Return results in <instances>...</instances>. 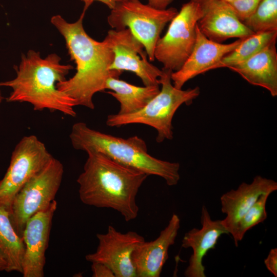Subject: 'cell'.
Masks as SVG:
<instances>
[{"instance_id":"3957f363","label":"cell","mask_w":277,"mask_h":277,"mask_svg":"<svg viewBox=\"0 0 277 277\" xmlns=\"http://www.w3.org/2000/svg\"><path fill=\"white\" fill-rule=\"evenodd\" d=\"M73 68L70 64H62L55 53L43 58L39 52L30 50L22 55L19 65L15 67L16 76L0 82V87L11 89L8 102L28 103L35 111H58L74 117L76 102L57 88V84L66 80Z\"/></svg>"},{"instance_id":"8fae6325","label":"cell","mask_w":277,"mask_h":277,"mask_svg":"<svg viewBox=\"0 0 277 277\" xmlns=\"http://www.w3.org/2000/svg\"><path fill=\"white\" fill-rule=\"evenodd\" d=\"M98 245L96 251L86 255V260L92 263H103L109 267L115 277H136L131 259L133 250L144 238L137 232L118 231L109 225L105 233H97Z\"/></svg>"},{"instance_id":"cb8c5ba5","label":"cell","mask_w":277,"mask_h":277,"mask_svg":"<svg viewBox=\"0 0 277 277\" xmlns=\"http://www.w3.org/2000/svg\"><path fill=\"white\" fill-rule=\"evenodd\" d=\"M261 0H234L228 2L239 19L243 22L255 10Z\"/></svg>"},{"instance_id":"4dcf8cb0","label":"cell","mask_w":277,"mask_h":277,"mask_svg":"<svg viewBox=\"0 0 277 277\" xmlns=\"http://www.w3.org/2000/svg\"><path fill=\"white\" fill-rule=\"evenodd\" d=\"M224 1H226L227 2H231L233 1H234V0H224Z\"/></svg>"},{"instance_id":"ba28073f","label":"cell","mask_w":277,"mask_h":277,"mask_svg":"<svg viewBox=\"0 0 277 277\" xmlns=\"http://www.w3.org/2000/svg\"><path fill=\"white\" fill-rule=\"evenodd\" d=\"M203 12L199 4L190 1L183 5L170 21L166 34L158 40L154 58L163 65L162 69L175 72L184 65L194 47L196 26Z\"/></svg>"},{"instance_id":"30bf717a","label":"cell","mask_w":277,"mask_h":277,"mask_svg":"<svg viewBox=\"0 0 277 277\" xmlns=\"http://www.w3.org/2000/svg\"><path fill=\"white\" fill-rule=\"evenodd\" d=\"M104 40L114 55L110 70L132 72L141 78L144 86L160 85L163 70L148 61L143 44L128 28L110 30Z\"/></svg>"},{"instance_id":"7a4b0ae2","label":"cell","mask_w":277,"mask_h":277,"mask_svg":"<svg viewBox=\"0 0 277 277\" xmlns=\"http://www.w3.org/2000/svg\"><path fill=\"white\" fill-rule=\"evenodd\" d=\"M87 154L83 171L76 180L82 202L114 209L126 222L135 219L139 210L136 195L148 175L102 153Z\"/></svg>"},{"instance_id":"9c48e42d","label":"cell","mask_w":277,"mask_h":277,"mask_svg":"<svg viewBox=\"0 0 277 277\" xmlns=\"http://www.w3.org/2000/svg\"><path fill=\"white\" fill-rule=\"evenodd\" d=\"M53 157L36 136L23 137L15 146L8 169L0 181V205L9 210L17 193Z\"/></svg>"},{"instance_id":"ffe728a7","label":"cell","mask_w":277,"mask_h":277,"mask_svg":"<svg viewBox=\"0 0 277 277\" xmlns=\"http://www.w3.org/2000/svg\"><path fill=\"white\" fill-rule=\"evenodd\" d=\"M25 250L23 239L11 222L9 209L0 205V257L6 264L5 271L22 273Z\"/></svg>"},{"instance_id":"7402d4cb","label":"cell","mask_w":277,"mask_h":277,"mask_svg":"<svg viewBox=\"0 0 277 277\" xmlns=\"http://www.w3.org/2000/svg\"><path fill=\"white\" fill-rule=\"evenodd\" d=\"M242 23L254 33L277 31V0H261L254 12Z\"/></svg>"},{"instance_id":"f1b7e54d","label":"cell","mask_w":277,"mask_h":277,"mask_svg":"<svg viewBox=\"0 0 277 277\" xmlns=\"http://www.w3.org/2000/svg\"><path fill=\"white\" fill-rule=\"evenodd\" d=\"M6 265L4 261L0 257V271H6Z\"/></svg>"},{"instance_id":"5bb4252c","label":"cell","mask_w":277,"mask_h":277,"mask_svg":"<svg viewBox=\"0 0 277 277\" xmlns=\"http://www.w3.org/2000/svg\"><path fill=\"white\" fill-rule=\"evenodd\" d=\"M241 39L239 38L228 44L214 42L206 37L197 25L196 41L191 53L181 68L171 73L173 86L182 89L189 80L213 69L224 56L238 46Z\"/></svg>"},{"instance_id":"8992f818","label":"cell","mask_w":277,"mask_h":277,"mask_svg":"<svg viewBox=\"0 0 277 277\" xmlns=\"http://www.w3.org/2000/svg\"><path fill=\"white\" fill-rule=\"evenodd\" d=\"M178 12L173 7L156 9L139 0H120L111 10L107 21L113 29L128 28L143 44L149 60L152 62L163 29Z\"/></svg>"},{"instance_id":"d6986e66","label":"cell","mask_w":277,"mask_h":277,"mask_svg":"<svg viewBox=\"0 0 277 277\" xmlns=\"http://www.w3.org/2000/svg\"><path fill=\"white\" fill-rule=\"evenodd\" d=\"M105 89L112 91L107 93L120 103L121 115L140 111L160 91L159 85L136 86L113 76L108 78Z\"/></svg>"},{"instance_id":"5b68a950","label":"cell","mask_w":277,"mask_h":277,"mask_svg":"<svg viewBox=\"0 0 277 277\" xmlns=\"http://www.w3.org/2000/svg\"><path fill=\"white\" fill-rule=\"evenodd\" d=\"M159 78L162 87L159 93L141 110L136 112L121 115L110 114L106 123L109 127H120L141 124L153 127L157 131L156 141L162 143L173 137L172 124L173 116L183 104L189 105L200 94L199 87L182 90L175 88L171 83L172 71L164 70Z\"/></svg>"},{"instance_id":"603a6c76","label":"cell","mask_w":277,"mask_h":277,"mask_svg":"<svg viewBox=\"0 0 277 277\" xmlns=\"http://www.w3.org/2000/svg\"><path fill=\"white\" fill-rule=\"evenodd\" d=\"M270 193L261 195L256 202L242 216L234 226L230 234L236 246L244 238L246 232L258 224L263 222L267 217L266 205Z\"/></svg>"},{"instance_id":"277c9868","label":"cell","mask_w":277,"mask_h":277,"mask_svg":"<svg viewBox=\"0 0 277 277\" xmlns=\"http://www.w3.org/2000/svg\"><path fill=\"white\" fill-rule=\"evenodd\" d=\"M69 138L73 148L101 152L113 160L147 174L163 178L167 185L175 186L180 179V165L156 159L148 152L146 142L138 136L117 137L91 128L82 122L74 124Z\"/></svg>"},{"instance_id":"d4e9b609","label":"cell","mask_w":277,"mask_h":277,"mask_svg":"<svg viewBox=\"0 0 277 277\" xmlns=\"http://www.w3.org/2000/svg\"><path fill=\"white\" fill-rule=\"evenodd\" d=\"M91 270L93 277H115L111 269L103 263H92Z\"/></svg>"},{"instance_id":"484cf974","label":"cell","mask_w":277,"mask_h":277,"mask_svg":"<svg viewBox=\"0 0 277 277\" xmlns=\"http://www.w3.org/2000/svg\"><path fill=\"white\" fill-rule=\"evenodd\" d=\"M264 264L268 270L274 276H277V248L270 249Z\"/></svg>"},{"instance_id":"7c38bea8","label":"cell","mask_w":277,"mask_h":277,"mask_svg":"<svg viewBox=\"0 0 277 277\" xmlns=\"http://www.w3.org/2000/svg\"><path fill=\"white\" fill-rule=\"evenodd\" d=\"M57 208L54 200L46 209L28 220L22 238L25 245L23 262L24 277H43L45 252L48 247L52 221Z\"/></svg>"},{"instance_id":"ac0fdd59","label":"cell","mask_w":277,"mask_h":277,"mask_svg":"<svg viewBox=\"0 0 277 277\" xmlns=\"http://www.w3.org/2000/svg\"><path fill=\"white\" fill-rule=\"evenodd\" d=\"M276 40L246 61L228 67L249 83L267 89L277 95V52Z\"/></svg>"},{"instance_id":"2e32d148","label":"cell","mask_w":277,"mask_h":277,"mask_svg":"<svg viewBox=\"0 0 277 277\" xmlns=\"http://www.w3.org/2000/svg\"><path fill=\"white\" fill-rule=\"evenodd\" d=\"M201 223V229L192 228L185 234L182 240V247L192 249L189 265L184 272L186 277H206L203 265L204 257L215 248L222 234L229 233L221 220L211 219L205 206L202 208Z\"/></svg>"},{"instance_id":"52a82bcc","label":"cell","mask_w":277,"mask_h":277,"mask_svg":"<svg viewBox=\"0 0 277 277\" xmlns=\"http://www.w3.org/2000/svg\"><path fill=\"white\" fill-rule=\"evenodd\" d=\"M64 172L63 164L53 157L15 195L9 209L10 218L21 238L28 220L46 209L55 200Z\"/></svg>"},{"instance_id":"44dd1931","label":"cell","mask_w":277,"mask_h":277,"mask_svg":"<svg viewBox=\"0 0 277 277\" xmlns=\"http://www.w3.org/2000/svg\"><path fill=\"white\" fill-rule=\"evenodd\" d=\"M277 31L254 33L242 39L238 46L224 56L213 67L228 68L250 58L273 41L276 40Z\"/></svg>"},{"instance_id":"6da1fadb","label":"cell","mask_w":277,"mask_h":277,"mask_svg":"<svg viewBox=\"0 0 277 277\" xmlns=\"http://www.w3.org/2000/svg\"><path fill=\"white\" fill-rule=\"evenodd\" d=\"M85 14L83 11L73 23L55 15L51 23L64 37L71 60L76 64L75 74L58 82L57 88L75 100L77 106L93 110L94 95L105 90L108 78L118 77L122 72L110 70L113 53L105 41H97L86 33L83 25Z\"/></svg>"},{"instance_id":"9a60e30c","label":"cell","mask_w":277,"mask_h":277,"mask_svg":"<svg viewBox=\"0 0 277 277\" xmlns=\"http://www.w3.org/2000/svg\"><path fill=\"white\" fill-rule=\"evenodd\" d=\"M179 216L172 214L159 236L150 242L144 241L133 250L131 259L137 277H159L168 259L169 247L175 243L180 228Z\"/></svg>"},{"instance_id":"e0dca14e","label":"cell","mask_w":277,"mask_h":277,"mask_svg":"<svg viewBox=\"0 0 277 277\" xmlns=\"http://www.w3.org/2000/svg\"><path fill=\"white\" fill-rule=\"evenodd\" d=\"M276 190L275 181L256 175L251 183L243 182L236 189L223 194L220 198L221 211L226 216L221 221L228 233H231L238 221L261 195Z\"/></svg>"},{"instance_id":"83f0119b","label":"cell","mask_w":277,"mask_h":277,"mask_svg":"<svg viewBox=\"0 0 277 277\" xmlns=\"http://www.w3.org/2000/svg\"><path fill=\"white\" fill-rule=\"evenodd\" d=\"M148 5L159 9H166L173 0H148Z\"/></svg>"},{"instance_id":"4316f807","label":"cell","mask_w":277,"mask_h":277,"mask_svg":"<svg viewBox=\"0 0 277 277\" xmlns=\"http://www.w3.org/2000/svg\"><path fill=\"white\" fill-rule=\"evenodd\" d=\"M84 3L83 12H86L88 8L95 1L101 2L106 5L110 10L113 9L120 0H80Z\"/></svg>"},{"instance_id":"f546056e","label":"cell","mask_w":277,"mask_h":277,"mask_svg":"<svg viewBox=\"0 0 277 277\" xmlns=\"http://www.w3.org/2000/svg\"><path fill=\"white\" fill-rule=\"evenodd\" d=\"M3 99H4V97H3V95H2L1 91L0 90V106H1V104L3 102Z\"/></svg>"},{"instance_id":"4fadbf2b","label":"cell","mask_w":277,"mask_h":277,"mask_svg":"<svg viewBox=\"0 0 277 277\" xmlns=\"http://www.w3.org/2000/svg\"><path fill=\"white\" fill-rule=\"evenodd\" d=\"M199 4L203 15L197 22L200 31L208 39L222 43L228 38H243L254 32L235 15L224 0H191Z\"/></svg>"}]
</instances>
